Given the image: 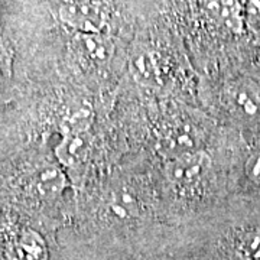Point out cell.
Returning a JSON list of instances; mask_svg holds the SVG:
<instances>
[{
    "mask_svg": "<svg viewBox=\"0 0 260 260\" xmlns=\"http://www.w3.org/2000/svg\"><path fill=\"white\" fill-rule=\"evenodd\" d=\"M74 15L78 26L95 29L102 22V15L99 9L94 5H88V3H77Z\"/></svg>",
    "mask_w": 260,
    "mask_h": 260,
    "instance_id": "5b68a950",
    "label": "cell"
},
{
    "mask_svg": "<svg viewBox=\"0 0 260 260\" xmlns=\"http://www.w3.org/2000/svg\"><path fill=\"white\" fill-rule=\"evenodd\" d=\"M249 174H250L251 179L260 182V156L250 160V164H249Z\"/></svg>",
    "mask_w": 260,
    "mask_h": 260,
    "instance_id": "8fae6325",
    "label": "cell"
},
{
    "mask_svg": "<svg viewBox=\"0 0 260 260\" xmlns=\"http://www.w3.org/2000/svg\"><path fill=\"white\" fill-rule=\"evenodd\" d=\"M251 93L247 91H239V93H234L236 95V103L243 109V112L247 113V114H253L257 110V103L254 102V97L249 95Z\"/></svg>",
    "mask_w": 260,
    "mask_h": 260,
    "instance_id": "30bf717a",
    "label": "cell"
},
{
    "mask_svg": "<svg viewBox=\"0 0 260 260\" xmlns=\"http://www.w3.org/2000/svg\"><path fill=\"white\" fill-rule=\"evenodd\" d=\"M239 253L246 260H260V232H251L242 237Z\"/></svg>",
    "mask_w": 260,
    "mask_h": 260,
    "instance_id": "8992f818",
    "label": "cell"
},
{
    "mask_svg": "<svg viewBox=\"0 0 260 260\" xmlns=\"http://www.w3.org/2000/svg\"><path fill=\"white\" fill-rule=\"evenodd\" d=\"M136 73H138L139 78L146 80L148 83L155 80V77L158 75L156 67L153 65V61H150L148 56H140L136 61Z\"/></svg>",
    "mask_w": 260,
    "mask_h": 260,
    "instance_id": "9c48e42d",
    "label": "cell"
},
{
    "mask_svg": "<svg viewBox=\"0 0 260 260\" xmlns=\"http://www.w3.org/2000/svg\"><path fill=\"white\" fill-rule=\"evenodd\" d=\"M208 158L204 153L188 152L184 155H178L167 168L168 178L171 182L177 185H188L195 182L201 177L203 171L207 167Z\"/></svg>",
    "mask_w": 260,
    "mask_h": 260,
    "instance_id": "6da1fadb",
    "label": "cell"
},
{
    "mask_svg": "<svg viewBox=\"0 0 260 260\" xmlns=\"http://www.w3.org/2000/svg\"><path fill=\"white\" fill-rule=\"evenodd\" d=\"M62 186L61 172L56 169H49L39 177V188L44 192H56Z\"/></svg>",
    "mask_w": 260,
    "mask_h": 260,
    "instance_id": "ba28073f",
    "label": "cell"
},
{
    "mask_svg": "<svg viewBox=\"0 0 260 260\" xmlns=\"http://www.w3.org/2000/svg\"><path fill=\"white\" fill-rule=\"evenodd\" d=\"M84 52L95 61H104L109 56V47L97 38H87L84 41Z\"/></svg>",
    "mask_w": 260,
    "mask_h": 260,
    "instance_id": "52a82bcc",
    "label": "cell"
},
{
    "mask_svg": "<svg viewBox=\"0 0 260 260\" xmlns=\"http://www.w3.org/2000/svg\"><path fill=\"white\" fill-rule=\"evenodd\" d=\"M88 150V140L81 132H71L56 149V156L65 165L73 167L81 162Z\"/></svg>",
    "mask_w": 260,
    "mask_h": 260,
    "instance_id": "3957f363",
    "label": "cell"
},
{
    "mask_svg": "<svg viewBox=\"0 0 260 260\" xmlns=\"http://www.w3.org/2000/svg\"><path fill=\"white\" fill-rule=\"evenodd\" d=\"M138 213V201L127 191H114L104 205V214L113 221H127Z\"/></svg>",
    "mask_w": 260,
    "mask_h": 260,
    "instance_id": "7a4b0ae2",
    "label": "cell"
},
{
    "mask_svg": "<svg viewBox=\"0 0 260 260\" xmlns=\"http://www.w3.org/2000/svg\"><path fill=\"white\" fill-rule=\"evenodd\" d=\"M195 132L191 127L179 126L172 129L169 135V143L174 150H178L179 155H184L188 152H194L192 148L195 145Z\"/></svg>",
    "mask_w": 260,
    "mask_h": 260,
    "instance_id": "277c9868",
    "label": "cell"
}]
</instances>
